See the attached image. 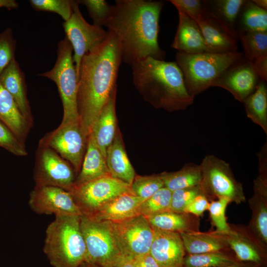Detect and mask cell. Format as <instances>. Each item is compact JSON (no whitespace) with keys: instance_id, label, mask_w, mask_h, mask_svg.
Here are the masks:
<instances>
[{"instance_id":"6da1fadb","label":"cell","mask_w":267,"mask_h":267,"mask_svg":"<svg viewBox=\"0 0 267 267\" xmlns=\"http://www.w3.org/2000/svg\"><path fill=\"white\" fill-rule=\"evenodd\" d=\"M165 2L117 0L104 24L118 41L122 62L130 65L148 57L164 60L160 47L159 19Z\"/></svg>"},{"instance_id":"7a4b0ae2","label":"cell","mask_w":267,"mask_h":267,"mask_svg":"<svg viewBox=\"0 0 267 267\" xmlns=\"http://www.w3.org/2000/svg\"><path fill=\"white\" fill-rule=\"evenodd\" d=\"M104 43L82 58L78 77L77 107L80 123L89 136L92 125L117 89L122 62L118 41L111 31Z\"/></svg>"},{"instance_id":"3957f363","label":"cell","mask_w":267,"mask_h":267,"mask_svg":"<svg viewBox=\"0 0 267 267\" xmlns=\"http://www.w3.org/2000/svg\"><path fill=\"white\" fill-rule=\"evenodd\" d=\"M133 83L144 100L168 111L184 110L193 103L182 73L175 62L148 57L132 65Z\"/></svg>"},{"instance_id":"277c9868","label":"cell","mask_w":267,"mask_h":267,"mask_svg":"<svg viewBox=\"0 0 267 267\" xmlns=\"http://www.w3.org/2000/svg\"><path fill=\"white\" fill-rule=\"evenodd\" d=\"M81 216H55L48 225L43 251L53 267H79L86 262Z\"/></svg>"},{"instance_id":"5b68a950","label":"cell","mask_w":267,"mask_h":267,"mask_svg":"<svg viewBox=\"0 0 267 267\" xmlns=\"http://www.w3.org/2000/svg\"><path fill=\"white\" fill-rule=\"evenodd\" d=\"M243 57L240 52H205L186 53L177 52L176 63L180 69L188 93L193 97L212 87L228 68Z\"/></svg>"},{"instance_id":"8992f818","label":"cell","mask_w":267,"mask_h":267,"mask_svg":"<svg viewBox=\"0 0 267 267\" xmlns=\"http://www.w3.org/2000/svg\"><path fill=\"white\" fill-rule=\"evenodd\" d=\"M73 47L65 37L57 44V59L53 67L38 76L56 85L63 109L61 124L80 121L77 107L78 79L73 60Z\"/></svg>"},{"instance_id":"52a82bcc","label":"cell","mask_w":267,"mask_h":267,"mask_svg":"<svg viewBox=\"0 0 267 267\" xmlns=\"http://www.w3.org/2000/svg\"><path fill=\"white\" fill-rule=\"evenodd\" d=\"M200 166V185L210 202L220 198L237 204L245 202L242 184L235 178L228 163L214 155H207Z\"/></svg>"},{"instance_id":"ba28073f","label":"cell","mask_w":267,"mask_h":267,"mask_svg":"<svg viewBox=\"0 0 267 267\" xmlns=\"http://www.w3.org/2000/svg\"><path fill=\"white\" fill-rule=\"evenodd\" d=\"M81 229L86 248V262L99 267H113L123 257L109 221L81 216Z\"/></svg>"},{"instance_id":"9c48e42d","label":"cell","mask_w":267,"mask_h":267,"mask_svg":"<svg viewBox=\"0 0 267 267\" xmlns=\"http://www.w3.org/2000/svg\"><path fill=\"white\" fill-rule=\"evenodd\" d=\"M69 192L82 216L89 217L116 197L132 190L129 184L108 176L74 185Z\"/></svg>"},{"instance_id":"30bf717a","label":"cell","mask_w":267,"mask_h":267,"mask_svg":"<svg viewBox=\"0 0 267 267\" xmlns=\"http://www.w3.org/2000/svg\"><path fill=\"white\" fill-rule=\"evenodd\" d=\"M73 12L70 18L63 23L66 35L73 47V60L78 79L83 57L95 51L107 40L109 32L102 27L90 24L84 19L77 0H72Z\"/></svg>"},{"instance_id":"8fae6325","label":"cell","mask_w":267,"mask_h":267,"mask_svg":"<svg viewBox=\"0 0 267 267\" xmlns=\"http://www.w3.org/2000/svg\"><path fill=\"white\" fill-rule=\"evenodd\" d=\"M88 137L80 121L61 124L46 134L39 145L49 147L72 166L76 176L79 174L86 152Z\"/></svg>"},{"instance_id":"7c38bea8","label":"cell","mask_w":267,"mask_h":267,"mask_svg":"<svg viewBox=\"0 0 267 267\" xmlns=\"http://www.w3.org/2000/svg\"><path fill=\"white\" fill-rule=\"evenodd\" d=\"M109 223L124 257L134 259L149 253L154 230L145 217L139 215L121 221L109 222Z\"/></svg>"},{"instance_id":"4fadbf2b","label":"cell","mask_w":267,"mask_h":267,"mask_svg":"<svg viewBox=\"0 0 267 267\" xmlns=\"http://www.w3.org/2000/svg\"><path fill=\"white\" fill-rule=\"evenodd\" d=\"M76 177L68 162L52 149L39 145L33 174L35 186H55L69 191Z\"/></svg>"},{"instance_id":"5bb4252c","label":"cell","mask_w":267,"mask_h":267,"mask_svg":"<svg viewBox=\"0 0 267 267\" xmlns=\"http://www.w3.org/2000/svg\"><path fill=\"white\" fill-rule=\"evenodd\" d=\"M28 204L38 214L82 216L71 193L57 187L35 186L30 193Z\"/></svg>"},{"instance_id":"9a60e30c","label":"cell","mask_w":267,"mask_h":267,"mask_svg":"<svg viewBox=\"0 0 267 267\" xmlns=\"http://www.w3.org/2000/svg\"><path fill=\"white\" fill-rule=\"evenodd\" d=\"M259 77L253 62L241 59L228 68L212 84L230 92L240 102L244 100L255 90Z\"/></svg>"},{"instance_id":"2e32d148","label":"cell","mask_w":267,"mask_h":267,"mask_svg":"<svg viewBox=\"0 0 267 267\" xmlns=\"http://www.w3.org/2000/svg\"><path fill=\"white\" fill-rule=\"evenodd\" d=\"M258 171L253 182V194L248 200L252 216L247 227L267 251V169L260 168Z\"/></svg>"},{"instance_id":"e0dca14e","label":"cell","mask_w":267,"mask_h":267,"mask_svg":"<svg viewBox=\"0 0 267 267\" xmlns=\"http://www.w3.org/2000/svg\"><path fill=\"white\" fill-rule=\"evenodd\" d=\"M153 230L149 253L159 266L183 267L186 252L180 234L155 229Z\"/></svg>"},{"instance_id":"ac0fdd59","label":"cell","mask_w":267,"mask_h":267,"mask_svg":"<svg viewBox=\"0 0 267 267\" xmlns=\"http://www.w3.org/2000/svg\"><path fill=\"white\" fill-rule=\"evenodd\" d=\"M228 232L222 233L230 250L239 261L265 264L267 251L252 234L247 226L229 224Z\"/></svg>"},{"instance_id":"d6986e66","label":"cell","mask_w":267,"mask_h":267,"mask_svg":"<svg viewBox=\"0 0 267 267\" xmlns=\"http://www.w3.org/2000/svg\"><path fill=\"white\" fill-rule=\"evenodd\" d=\"M0 82L12 96L22 115L33 126L34 120L27 98L25 76L15 59L0 74Z\"/></svg>"},{"instance_id":"ffe728a7","label":"cell","mask_w":267,"mask_h":267,"mask_svg":"<svg viewBox=\"0 0 267 267\" xmlns=\"http://www.w3.org/2000/svg\"><path fill=\"white\" fill-rule=\"evenodd\" d=\"M116 91L117 89L95 119L89 134L105 158L107 149L114 140L118 129L115 110Z\"/></svg>"},{"instance_id":"44dd1931","label":"cell","mask_w":267,"mask_h":267,"mask_svg":"<svg viewBox=\"0 0 267 267\" xmlns=\"http://www.w3.org/2000/svg\"><path fill=\"white\" fill-rule=\"evenodd\" d=\"M178 24L171 47L178 52L194 54L208 52L201 31L197 22L176 7Z\"/></svg>"},{"instance_id":"7402d4cb","label":"cell","mask_w":267,"mask_h":267,"mask_svg":"<svg viewBox=\"0 0 267 267\" xmlns=\"http://www.w3.org/2000/svg\"><path fill=\"white\" fill-rule=\"evenodd\" d=\"M196 22L201 31L208 52L222 53L237 51V39L216 20L204 14Z\"/></svg>"},{"instance_id":"603a6c76","label":"cell","mask_w":267,"mask_h":267,"mask_svg":"<svg viewBox=\"0 0 267 267\" xmlns=\"http://www.w3.org/2000/svg\"><path fill=\"white\" fill-rule=\"evenodd\" d=\"M143 201L132 192L126 193L110 201L88 217L112 222L125 220L140 215L139 207Z\"/></svg>"},{"instance_id":"cb8c5ba5","label":"cell","mask_w":267,"mask_h":267,"mask_svg":"<svg viewBox=\"0 0 267 267\" xmlns=\"http://www.w3.org/2000/svg\"><path fill=\"white\" fill-rule=\"evenodd\" d=\"M105 160L111 177L131 185L135 173L125 149L118 129L114 140L107 149Z\"/></svg>"},{"instance_id":"d4e9b609","label":"cell","mask_w":267,"mask_h":267,"mask_svg":"<svg viewBox=\"0 0 267 267\" xmlns=\"http://www.w3.org/2000/svg\"><path fill=\"white\" fill-rule=\"evenodd\" d=\"M203 1L205 7L204 14L216 20L237 39V20L245 0H208Z\"/></svg>"},{"instance_id":"484cf974","label":"cell","mask_w":267,"mask_h":267,"mask_svg":"<svg viewBox=\"0 0 267 267\" xmlns=\"http://www.w3.org/2000/svg\"><path fill=\"white\" fill-rule=\"evenodd\" d=\"M146 219L155 229L179 234L199 231V217L189 213L169 210Z\"/></svg>"},{"instance_id":"4316f807","label":"cell","mask_w":267,"mask_h":267,"mask_svg":"<svg viewBox=\"0 0 267 267\" xmlns=\"http://www.w3.org/2000/svg\"><path fill=\"white\" fill-rule=\"evenodd\" d=\"M0 121L24 143L32 126L22 115L12 96L0 82Z\"/></svg>"},{"instance_id":"83f0119b","label":"cell","mask_w":267,"mask_h":267,"mask_svg":"<svg viewBox=\"0 0 267 267\" xmlns=\"http://www.w3.org/2000/svg\"><path fill=\"white\" fill-rule=\"evenodd\" d=\"M185 252L188 254H199L212 252L229 251L222 233L213 231H200L180 234Z\"/></svg>"},{"instance_id":"f1b7e54d","label":"cell","mask_w":267,"mask_h":267,"mask_svg":"<svg viewBox=\"0 0 267 267\" xmlns=\"http://www.w3.org/2000/svg\"><path fill=\"white\" fill-rule=\"evenodd\" d=\"M111 176L103 155L93 139L89 135L86 152L74 185L79 184L101 177Z\"/></svg>"},{"instance_id":"f546056e","label":"cell","mask_w":267,"mask_h":267,"mask_svg":"<svg viewBox=\"0 0 267 267\" xmlns=\"http://www.w3.org/2000/svg\"><path fill=\"white\" fill-rule=\"evenodd\" d=\"M164 187L172 192L180 189L200 185L201 171L200 165L193 163L185 164L176 172H164L160 174Z\"/></svg>"},{"instance_id":"4dcf8cb0","label":"cell","mask_w":267,"mask_h":267,"mask_svg":"<svg viewBox=\"0 0 267 267\" xmlns=\"http://www.w3.org/2000/svg\"><path fill=\"white\" fill-rule=\"evenodd\" d=\"M265 82L259 81L255 90L243 103L248 118L267 134V87Z\"/></svg>"},{"instance_id":"1f68e13d","label":"cell","mask_w":267,"mask_h":267,"mask_svg":"<svg viewBox=\"0 0 267 267\" xmlns=\"http://www.w3.org/2000/svg\"><path fill=\"white\" fill-rule=\"evenodd\" d=\"M238 19L241 34L248 31L267 32V10L258 6L252 0H245Z\"/></svg>"},{"instance_id":"d6a6232c","label":"cell","mask_w":267,"mask_h":267,"mask_svg":"<svg viewBox=\"0 0 267 267\" xmlns=\"http://www.w3.org/2000/svg\"><path fill=\"white\" fill-rule=\"evenodd\" d=\"M227 252L188 254L184 258L183 267H224L239 262Z\"/></svg>"},{"instance_id":"836d02e7","label":"cell","mask_w":267,"mask_h":267,"mask_svg":"<svg viewBox=\"0 0 267 267\" xmlns=\"http://www.w3.org/2000/svg\"><path fill=\"white\" fill-rule=\"evenodd\" d=\"M246 59L253 62L267 55V32L248 31L239 36Z\"/></svg>"},{"instance_id":"e575fe53","label":"cell","mask_w":267,"mask_h":267,"mask_svg":"<svg viewBox=\"0 0 267 267\" xmlns=\"http://www.w3.org/2000/svg\"><path fill=\"white\" fill-rule=\"evenodd\" d=\"M172 192L163 187L144 200L140 205V215L148 218L170 210Z\"/></svg>"},{"instance_id":"d590c367","label":"cell","mask_w":267,"mask_h":267,"mask_svg":"<svg viewBox=\"0 0 267 267\" xmlns=\"http://www.w3.org/2000/svg\"><path fill=\"white\" fill-rule=\"evenodd\" d=\"M163 187L164 183L160 174L144 176L135 175L131 185L133 193L144 200Z\"/></svg>"},{"instance_id":"8d00e7d4","label":"cell","mask_w":267,"mask_h":267,"mask_svg":"<svg viewBox=\"0 0 267 267\" xmlns=\"http://www.w3.org/2000/svg\"><path fill=\"white\" fill-rule=\"evenodd\" d=\"M29 2L35 10L56 13L65 21L70 18L73 12L72 0H30Z\"/></svg>"},{"instance_id":"74e56055","label":"cell","mask_w":267,"mask_h":267,"mask_svg":"<svg viewBox=\"0 0 267 267\" xmlns=\"http://www.w3.org/2000/svg\"><path fill=\"white\" fill-rule=\"evenodd\" d=\"M230 201L226 198H220L210 202L208 210L209 212L212 224L216 227L215 231L226 233L230 229L227 222L225 211Z\"/></svg>"},{"instance_id":"f35d334b","label":"cell","mask_w":267,"mask_h":267,"mask_svg":"<svg viewBox=\"0 0 267 267\" xmlns=\"http://www.w3.org/2000/svg\"><path fill=\"white\" fill-rule=\"evenodd\" d=\"M79 4L84 5L93 21V24L102 27L110 16L113 5L104 0H80Z\"/></svg>"},{"instance_id":"ab89813d","label":"cell","mask_w":267,"mask_h":267,"mask_svg":"<svg viewBox=\"0 0 267 267\" xmlns=\"http://www.w3.org/2000/svg\"><path fill=\"white\" fill-rule=\"evenodd\" d=\"M203 193L204 194L200 185L173 191L170 210L177 213H184L186 208L191 201L196 196Z\"/></svg>"},{"instance_id":"60d3db41","label":"cell","mask_w":267,"mask_h":267,"mask_svg":"<svg viewBox=\"0 0 267 267\" xmlns=\"http://www.w3.org/2000/svg\"><path fill=\"white\" fill-rule=\"evenodd\" d=\"M16 45V41L10 28L0 33V74L15 59Z\"/></svg>"},{"instance_id":"b9f144b4","label":"cell","mask_w":267,"mask_h":267,"mask_svg":"<svg viewBox=\"0 0 267 267\" xmlns=\"http://www.w3.org/2000/svg\"><path fill=\"white\" fill-rule=\"evenodd\" d=\"M0 146L18 156H25L28 152L23 142L0 121Z\"/></svg>"},{"instance_id":"7bdbcfd3","label":"cell","mask_w":267,"mask_h":267,"mask_svg":"<svg viewBox=\"0 0 267 267\" xmlns=\"http://www.w3.org/2000/svg\"><path fill=\"white\" fill-rule=\"evenodd\" d=\"M176 7L181 9L186 14L196 21L204 15L205 7L203 0H170Z\"/></svg>"},{"instance_id":"ee69618b","label":"cell","mask_w":267,"mask_h":267,"mask_svg":"<svg viewBox=\"0 0 267 267\" xmlns=\"http://www.w3.org/2000/svg\"><path fill=\"white\" fill-rule=\"evenodd\" d=\"M209 204V200L204 193L199 194L188 204L184 213H189L199 217L206 210H208Z\"/></svg>"},{"instance_id":"f6af8a7d","label":"cell","mask_w":267,"mask_h":267,"mask_svg":"<svg viewBox=\"0 0 267 267\" xmlns=\"http://www.w3.org/2000/svg\"><path fill=\"white\" fill-rule=\"evenodd\" d=\"M254 70L261 80L267 81V55L262 56L253 62Z\"/></svg>"},{"instance_id":"bcb514c9","label":"cell","mask_w":267,"mask_h":267,"mask_svg":"<svg viewBox=\"0 0 267 267\" xmlns=\"http://www.w3.org/2000/svg\"><path fill=\"white\" fill-rule=\"evenodd\" d=\"M133 261L136 267H160L149 253L139 255Z\"/></svg>"},{"instance_id":"7dc6e473","label":"cell","mask_w":267,"mask_h":267,"mask_svg":"<svg viewBox=\"0 0 267 267\" xmlns=\"http://www.w3.org/2000/svg\"><path fill=\"white\" fill-rule=\"evenodd\" d=\"M18 6V3L15 0H0V8L5 7L11 10L16 9Z\"/></svg>"},{"instance_id":"c3c4849f","label":"cell","mask_w":267,"mask_h":267,"mask_svg":"<svg viewBox=\"0 0 267 267\" xmlns=\"http://www.w3.org/2000/svg\"><path fill=\"white\" fill-rule=\"evenodd\" d=\"M113 267H136L133 259L123 257Z\"/></svg>"},{"instance_id":"681fc988","label":"cell","mask_w":267,"mask_h":267,"mask_svg":"<svg viewBox=\"0 0 267 267\" xmlns=\"http://www.w3.org/2000/svg\"><path fill=\"white\" fill-rule=\"evenodd\" d=\"M224 267H259L256 264L250 263L247 262L245 263L238 262L237 263L229 266Z\"/></svg>"},{"instance_id":"f907efd6","label":"cell","mask_w":267,"mask_h":267,"mask_svg":"<svg viewBox=\"0 0 267 267\" xmlns=\"http://www.w3.org/2000/svg\"><path fill=\"white\" fill-rule=\"evenodd\" d=\"M252 1L258 6L267 10V0H253Z\"/></svg>"},{"instance_id":"816d5d0a","label":"cell","mask_w":267,"mask_h":267,"mask_svg":"<svg viewBox=\"0 0 267 267\" xmlns=\"http://www.w3.org/2000/svg\"><path fill=\"white\" fill-rule=\"evenodd\" d=\"M79 267H99L89 264L87 262H84Z\"/></svg>"}]
</instances>
